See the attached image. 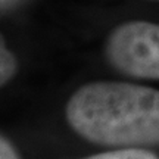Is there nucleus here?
<instances>
[{"label": "nucleus", "mask_w": 159, "mask_h": 159, "mask_svg": "<svg viewBox=\"0 0 159 159\" xmlns=\"http://www.w3.org/2000/svg\"><path fill=\"white\" fill-rule=\"evenodd\" d=\"M84 159H159L158 156L149 150H143L140 148H124L119 150H111L103 153L91 155Z\"/></svg>", "instance_id": "obj_4"}, {"label": "nucleus", "mask_w": 159, "mask_h": 159, "mask_svg": "<svg viewBox=\"0 0 159 159\" xmlns=\"http://www.w3.org/2000/svg\"><path fill=\"white\" fill-rule=\"evenodd\" d=\"M18 71L15 55L9 50L3 34L0 33V89L11 81Z\"/></svg>", "instance_id": "obj_3"}, {"label": "nucleus", "mask_w": 159, "mask_h": 159, "mask_svg": "<svg viewBox=\"0 0 159 159\" xmlns=\"http://www.w3.org/2000/svg\"><path fill=\"white\" fill-rule=\"evenodd\" d=\"M66 121L78 136L96 144H159V91L128 83H90L71 96Z\"/></svg>", "instance_id": "obj_1"}, {"label": "nucleus", "mask_w": 159, "mask_h": 159, "mask_svg": "<svg viewBox=\"0 0 159 159\" xmlns=\"http://www.w3.org/2000/svg\"><path fill=\"white\" fill-rule=\"evenodd\" d=\"M106 57L127 75L159 80V25L136 21L118 27L106 41Z\"/></svg>", "instance_id": "obj_2"}, {"label": "nucleus", "mask_w": 159, "mask_h": 159, "mask_svg": "<svg viewBox=\"0 0 159 159\" xmlns=\"http://www.w3.org/2000/svg\"><path fill=\"white\" fill-rule=\"evenodd\" d=\"M0 159H19L15 148L3 136H0Z\"/></svg>", "instance_id": "obj_5"}]
</instances>
